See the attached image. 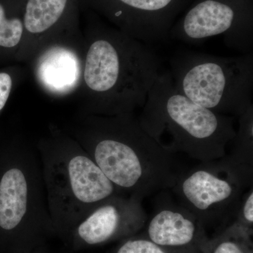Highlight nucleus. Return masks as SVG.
Wrapping results in <instances>:
<instances>
[{
	"label": "nucleus",
	"instance_id": "obj_11",
	"mask_svg": "<svg viewBox=\"0 0 253 253\" xmlns=\"http://www.w3.org/2000/svg\"><path fill=\"white\" fill-rule=\"evenodd\" d=\"M80 0H25L23 36L17 63H26L42 46L81 26Z\"/></svg>",
	"mask_w": 253,
	"mask_h": 253
},
{
	"label": "nucleus",
	"instance_id": "obj_7",
	"mask_svg": "<svg viewBox=\"0 0 253 253\" xmlns=\"http://www.w3.org/2000/svg\"><path fill=\"white\" fill-rule=\"evenodd\" d=\"M216 36H222L230 49L253 52V0H194L169 39L196 45Z\"/></svg>",
	"mask_w": 253,
	"mask_h": 253
},
{
	"label": "nucleus",
	"instance_id": "obj_6",
	"mask_svg": "<svg viewBox=\"0 0 253 253\" xmlns=\"http://www.w3.org/2000/svg\"><path fill=\"white\" fill-rule=\"evenodd\" d=\"M169 64L176 90L196 104L232 117L253 104V51L223 57L181 50Z\"/></svg>",
	"mask_w": 253,
	"mask_h": 253
},
{
	"label": "nucleus",
	"instance_id": "obj_4",
	"mask_svg": "<svg viewBox=\"0 0 253 253\" xmlns=\"http://www.w3.org/2000/svg\"><path fill=\"white\" fill-rule=\"evenodd\" d=\"M53 230L36 144L13 134L0 141V246L27 252Z\"/></svg>",
	"mask_w": 253,
	"mask_h": 253
},
{
	"label": "nucleus",
	"instance_id": "obj_16",
	"mask_svg": "<svg viewBox=\"0 0 253 253\" xmlns=\"http://www.w3.org/2000/svg\"><path fill=\"white\" fill-rule=\"evenodd\" d=\"M15 64L0 66V117L15 86L22 75V70Z\"/></svg>",
	"mask_w": 253,
	"mask_h": 253
},
{
	"label": "nucleus",
	"instance_id": "obj_5",
	"mask_svg": "<svg viewBox=\"0 0 253 253\" xmlns=\"http://www.w3.org/2000/svg\"><path fill=\"white\" fill-rule=\"evenodd\" d=\"M138 117L156 140L160 142L168 132L172 140L167 147L201 163L224 157L226 146L236 134L234 117L214 112L181 94L169 71L161 72L155 81Z\"/></svg>",
	"mask_w": 253,
	"mask_h": 253
},
{
	"label": "nucleus",
	"instance_id": "obj_14",
	"mask_svg": "<svg viewBox=\"0 0 253 253\" xmlns=\"http://www.w3.org/2000/svg\"><path fill=\"white\" fill-rule=\"evenodd\" d=\"M239 119V129L233 139L232 149L215 163L247 190L253 186V104Z\"/></svg>",
	"mask_w": 253,
	"mask_h": 253
},
{
	"label": "nucleus",
	"instance_id": "obj_8",
	"mask_svg": "<svg viewBox=\"0 0 253 253\" xmlns=\"http://www.w3.org/2000/svg\"><path fill=\"white\" fill-rule=\"evenodd\" d=\"M111 26L136 41L151 44L166 42L178 16L194 0H80Z\"/></svg>",
	"mask_w": 253,
	"mask_h": 253
},
{
	"label": "nucleus",
	"instance_id": "obj_17",
	"mask_svg": "<svg viewBox=\"0 0 253 253\" xmlns=\"http://www.w3.org/2000/svg\"><path fill=\"white\" fill-rule=\"evenodd\" d=\"M116 253H167L151 240H128L121 245Z\"/></svg>",
	"mask_w": 253,
	"mask_h": 253
},
{
	"label": "nucleus",
	"instance_id": "obj_12",
	"mask_svg": "<svg viewBox=\"0 0 253 253\" xmlns=\"http://www.w3.org/2000/svg\"><path fill=\"white\" fill-rule=\"evenodd\" d=\"M142 201L121 194L106 200L91 210L71 232L78 245L94 246L144 225Z\"/></svg>",
	"mask_w": 253,
	"mask_h": 253
},
{
	"label": "nucleus",
	"instance_id": "obj_18",
	"mask_svg": "<svg viewBox=\"0 0 253 253\" xmlns=\"http://www.w3.org/2000/svg\"><path fill=\"white\" fill-rule=\"evenodd\" d=\"M240 223L252 226L253 223V186L248 189L240 202L235 215Z\"/></svg>",
	"mask_w": 253,
	"mask_h": 253
},
{
	"label": "nucleus",
	"instance_id": "obj_10",
	"mask_svg": "<svg viewBox=\"0 0 253 253\" xmlns=\"http://www.w3.org/2000/svg\"><path fill=\"white\" fill-rule=\"evenodd\" d=\"M84 51L81 25L42 46L27 63L42 90L54 99H65L81 88Z\"/></svg>",
	"mask_w": 253,
	"mask_h": 253
},
{
	"label": "nucleus",
	"instance_id": "obj_3",
	"mask_svg": "<svg viewBox=\"0 0 253 253\" xmlns=\"http://www.w3.org/2000/svg\"><path fill=\"white\" fill-rule=\"evenodd\" d=\"M36 144L54 230L71 232L95 207L124 194L62 127L50 124Z\"/></svg>",
	"mask_w": 253,
	"mask_h": 253
},
{
	"label": "nucleus",
	"instance_id": "obj_13",
	"mask_svg": "<svg viewBox=\"0 0 253 253\" xmlns=\"http://www.w3.org/2000/svg\"><path fill=\"white\" fill-rule=\"evenodd\" d=\"M166 191L158 193L156 200L148 224L149 240L161 248L189 246L202 224L194 214L174 202Z\"/></svg>",
	"mask_w": 253,
	"mask_h": 253
},
{
	"label": "nucleus",
	"instance_id": "obj_2",
	"mask_svg": "<svg viewBox=\"0 0 253 253\" xmlns=\"http://www.w3.org/2000/svg\"><path fill=\"white\" fill-rule=\"evenodd\" d=\"M84 11L85 51L78 112L116 116L143 108L161 73L158 55L151 46Z\"/></svg>",
	"mask_w": 253,
	"mask_h": 253
},
{
	"label": "nucleus",
	"instance_id": "obj_19",
	"mask_svg": "<svg viewBox=\"0 0 253 253\" xmlns=\"http://www.w3.org/2000/svg\"><path fill=\"white\" fill-rule=\"evenodd\" d=\"M213 253H245L239 245L230 241L220 243L214 249Z\"/></svg>",
	"mask_w": 253,
	"mask_h": 253
},
{
	"label": "nucleus",
	"instance_id": "obj_1",
	"mask_svg": "<svg viewBox=\"0 0 253 253\" xmlns=\"http://www.w3.org/2000/svg\"><path fill=\"white\" fill-rule=\"evenodd\" d=\"M62 128L126 196L143 201L171 189L183 172L175 152L145 130L134 112L116 116L78 112Z\"/></svg>",
	"mask_w": 253,
	"mask_h": 253
},
{
	"label": "nucleus",
	"instance_id": "obj_15",
	"mask_svg": "<svg viewBox=\"0 0 253 253\" xmlns=\"http://www.w3.org/2000/svg\"><path fill=\"white\" fill-rule=\"evenodd\" d=\"M25 0H0V66L17 63L23 36Z\"/></svg>",
	"mask_w": 253,
	"mask_h": 253
},
{
	"label": "nucleus",
	"instance_id": "obj_9",
	"mask_svg": "<svg viewBox=\"0 0 253 253\" xmlns=\"http://www.w3.org/2000/svg\"><path fill=\"white\" fill-rule=\"evenodd\" d=\"M183 171L172 191L201 224L235 217L245 189L215 161ZM248 190V189H247Z\"/></svg>",
	"mask_w": 253,
	"mask_h": 253
}]
</instances>
